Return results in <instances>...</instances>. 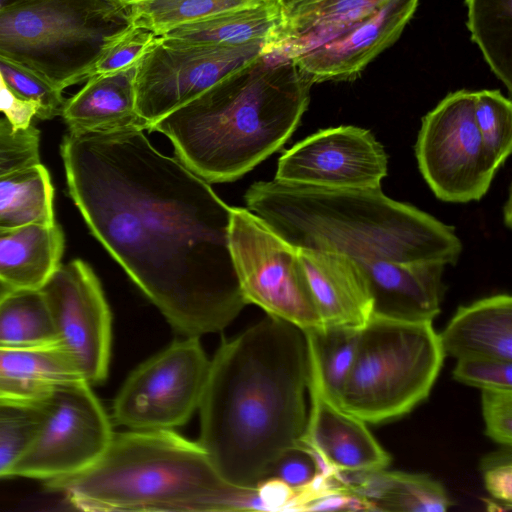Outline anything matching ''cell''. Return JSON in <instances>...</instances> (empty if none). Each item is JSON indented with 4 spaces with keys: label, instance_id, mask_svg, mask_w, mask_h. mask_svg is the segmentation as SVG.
I'll list each match as a JSON object with an SVG mask.
<instances>
[{
    "label": "cell",
    "instance_id": "cell-20",
    "mask_svg": "<svg viewBox=\"0 0 512 512\" xmlns=\"http://www.w3.org/2000/svg\"><path fill=\"white\" fill-rule=\"evenodd\" d=\"M136 65L111 74L97 75L65 100L61 115L69 132L149 130L136 110Z\"/></svg>",
    "mask_w": 512,
    "mask_h": 512
},
{
    "label": "cell",
    "instance_id": "cell-34",
    "mask_svg": "<svg viewBox=\"0 0 512 512\" xmlns=\"http://www.w3.org/2000/svg\"><path fill=\"white\" fill-rule=\"evenodd\" d=\"M158 36L153 32L132 25L112 42L98 58L88 73V78L115 73L137 65L153 47Z\"/></svg>",
    "mask_w": 512,
    "mask_h": 512
},
{
    "label": "cell",
    "instance_id": "cell-25",
    "mask_svg": "<svg viewBox=\"0 0 512 512\" xmlns=\"http://www.w3.org/2000/svg\"><path fill=\"white\" fill-rule=\"evenodd\" d=\"M341 474L351 491L377 511L445 512L452 505L442 484L426 474L385 469Z\"/></svg>",
    "mask_w": 512,
    "mask_h": 512
},
{
    "label": "cell",
    "instance_id": "cell-17",
    "mask_svg": "<svg viewBox=\"0 0 512 512\" xmlns=\"http://www.w3.org/2000/svg\"><path fill=\"white\" fill-rule=\"evenodd\" d=\"M358 262V261H357ZM373 299L372 314L409 321H432L445 292L440 261L358 262Z\"/></svg>",
    "mask_w": 512,
    "mask_h": 512
},
{
    "label": "cell",
    "instance_id": "cell-10",
    "mask_svg": "<svg viewBox=\"0 0 512 512\" xmlns=\"http://www.w3.org/2000/svg\"><path fill=\"white\" fill-rule=\"evenodd\" d=\"M475 92L448 94L422 119L415 153L422 176L445 202L480 200L498 170L483 145L475 117Z\"/></svg>",
    "mask_w": 512,
    "mask_h": 512
},
{
    "label": "cell",
    "instance_id": "cell-4",
    "mask_svg": "<svg viewBox=\"0 0 512 512\" xmlns=\"http://www.w3.org/2000/svg\"><path fill=\"white\" fill-rule=\"evenodd\" d=\"M248 210L299 250L355 261H440L454 265L462 243L452 226L381 188L331 189L274 179L245 194Z\"/></svg>",
    "mask_w": 512,
    "mask_h": 512
},
{
    "label": "cell",
    "instance_id": "cell-42",
    "mask_svg": "<svg viewBox=\"0 0 512 512\" xmlns=\"http://www.w3.org/2000/svg\"><path fill=\"white\" fill-rule=\"evenodd\" d=\"M120 1H122L123 3H125L127 5H133V4L142 3V2L151 1V0H120Z\"/></svg>",
    "mask_w": 512,
    "mask_h": 512
},
{
    "label": "cell",
    "instance_id": "cell-36",
    "mask_svg": "<svg viewBox=\"0 0 512 512\" xmlns=\"http://www.w3.org/2000/svg\"><path fill=\"white\" fill-rule=\"evenodd\" d=\"M39 162L40 131L33 125L15 130L5 117L0 118V175Z\"/></svg>",
    "mask_w": 512,
    "mask_h": 512
},
{
    "label": "cell",
    "instance_id": "cell-32",
    "mask_svg": "<svg viewBox=\"0 0 512 512\" xmlns=\"http://www.w3.org/2000/svg\"><path fill=\"white\" fill-rule=\"evenodd\" d=\"M43 415V405L0 403V478L10 477L37 434Z\"/></svg>",
    "mask_w": 512,
    "mask_h": 512
},
{
    "label": "cell",
    "instance_id": "cell-39",
    "mask_svg": "<svg viewBox=\"0 0 512 512\" xmlns=\"http://www.w3.org/2000/svg\"><path fill=\"white\" fill-rule=\"evenodd\" d=\"M316 474L313 456L302 448H296L278 461L269 479L280 481L296 491L306 486Z\"/></svg>",
    "mask_w": 512,
    "mask_h": 512
},
{
    "label": "cell",
    "instance_id": "cell-14",
    "mask_svg": "<svg viewBox=\"0 0 512 512\" xmlns=\"http://www.w3.org/2000/svg\"><path fill=\"white\" fill-rule=\"evenodd\" d=\"M387 175L383 146L366 129L320 130L287 150L275 179L331 189H375Z\"/></svg>",
    "mask_w": 512,
    "mask_h": 512
},
{
    "label": "cell",
    "instance_id": "cell-28",
    "mask_svg": "<svg viewBox=\"0 0 512 512\" xmlns=\"http://www.w3.org/2000/svg\"><path fill=\"white\" fill-rule=\"evenodd\" d=\"M467 27L495 76L512 91V0H466Z\"/></svg>",
    "mask_w": 512,
    "mask_h": 512
},
{
    "label": "cell",
    "instance_id": "cell-8",
    "mask_svg": "<svg viewBox=\"0 0 512 512\" xmlns=\"http://www.w3.org/2000/svg\"><path fill=\"white\" fill-rule=\"evenodd\" d=\"M229 247L247 304L301 330L323 326L297 248L248 209H231Z\"/></svg>",
    "mask_w": 512,
    "mask_h": 512
},
{
    "label": "cell",
    "instance_id": "cell-6",
    "mask_svg": "<svg viewBox=\"0 0 512 512\" xmlns=\"http://www.w3.org/2000/svg\"><path fill=\"white\" fill-rule=\"evenodd\" d=\"M132 25L130 5L120 0H27L0 11V56L63 91L86 81Z\"/></svg>",
    "mask_w": 512,
    "mask_h": 512
},
{
    "label": "cell",
    "instance_id": "cell-26",
    "mask_svg": "<svg viewBox=\"0 0 512 512\" xmlns=\"http://www.w3.org/2000/svg\"><path fill=\"white\" fill-rule=\"evenodd\" d=\"M360 329L320 326L302 330L309 363L308 388L338 407L355 362Z\"/></svg>",
    "mask_w": 512,
    "mask_h": 512
},
{
    "label": "cell",
    "instance_id": "cell-1",
    "mask_svg": "<svg viewBox=\"0 0 512 512\" xmlns=\"http://www.w3.org/2000/svg\"><path fill=\"white\" fill-rule=\"evenodd\" d=\"M60 153L90 231L176 330L199 337L238 316L232 207L207 181L140 129L68 131Z\"/></svg>",
    "mask_w": 512,
    "mask_h": 512
},
{
    "label": "cell",
    "instance_id": "cell-21",
    "mask_svg": "<svg viewBox=\"0 0 512 512\" xmlns=\"http://www.w3.org/2000/svg\"><path fill=\"white\" fill-rule=\"evenodd\" d=\"M445 356L512 361V298L499 294L458 308L439 334Z\"/></svg>",
    "mask_w": 512,
    "mask_h": 512
},
{
    "label": "cell",
    "instance_id": "cell-37",
    "mask_svg": "<svg viewBox=\"0 0 512 512\" xmlns=\"http://www.w3.org/2000/svg\"><path fill=\"white\" fill-rule=\"evenodd\" d=\"M485 433L495 442L512 445V390H482Z\"/></svg>",
    "mask_w": 512,
    "mask_h": 512
},
{
    "label": "cell",
    "instance_id": "cell-22",
    "mask_svg": "<svg viewBox=\"0 0 512 512\" xmlns=\"http://www.w3.org/2000/svg\"><path fill=\"white\" fill-rule=\"evenodd\" d=\"M61 227L31 224L0 227V284L8 289H40L60 264Z\"/></svg>",
    "mask_w": 512,
    "mask_h": 512
},
{
    "label": "cell",
    "instance_id": "cell-12",
    "mask_svg": "<svg viewBox=\"0 0 512 512\" xmlns=\"http://www.w3.org/2000/svg\"><path fill=\"white\" fill-rule=\"evenodd\" d=\"M264 41L242 45L183 44L158 36L136 65V110L151 126L263 52Z\"/></svg>",
    "mask_w": 512,
    "mask_h": 512
},
{
    "label": "cell",
    "instance_id": "cell-18",
    "mask_svg": "<svg viewBox=\"0 0 512 512\" xmlns=\"http://www.w3.org/2000/svg\"><path fill=\"white\" fill-rule=\"evenodd\" d=\"M298 251L323 326L362 328L373 299L358 262L339 253Z\"/></svg>",
    "mask_w": 512,
    "mask_h": 512
},
{
    "label": "cell",
    "instance_id": "cell-38",
    "mask_svg": "<svg viewBox=\"0 0 512 512\" xmlns=\"http://www.w3.org/2000/svg\"><path fill=\"white\" fill-rule=\"evenodd\" d=\"M484 485L491 496L505 504H512L511 447L484 457L481 461Z\"/></svg>",
    "mask_w": 512,
    "mask_h": 512
},
{
    "label": "cell",
    "instance_id": "cell-24",
    "mask_svg": "<svg viewBox=\"0 0 512 512\" xmlns=\"http://www.w3.org/2000/svg\"><path fill=\"white\" fill-rule=\"evenodd\" d=\"M285 19V0L225 12L174 27L159 37L183 44L242 45L277 38Z\"/></svg>",
    "mask_w": 512,
    "mask_h": 512
},
{
    "label": "cell",
    "instance_id": "cell-19",
    "mask_svg": "<svg viewBox=\"0 0 512 512\" xmlns=\"http://www.w3.org/2000/svg\"><path fill=\"white\" fill-rule=\"evenodd\" d=\"M79 380L84 379L61 341L0 346V403L42 406L57 388Z\"/></svg>",
    "mask_w": 512,
    "mask_h": 512
},
{
    "label": "cell",
    "instance_id": "cell-7",
    "mask_svg": "<svg viewBox=\"0 0 512 512\" xmlns=\"http://www.w3.org/2000/svg\"><path fill=\"white\" fill-rule=\"evenodd\" d=\"M444 358L432 321L372 314L339 407L372 424L402 417L429 396Z\"/></svg>",
    "mask_w": 512,
    "mask_h": 512
},
{
    "label": "cell",
    "instance_id": "cell-30",
    "mask_svg": "<svg viewBox=\"0 0 512 512\" xmlns=\"http://www.w3.org/2000/svg\"><path fill=\"white\" fill-rule=\"evenodd\" d=\"M273 0H151L130 5L132 24L159 36L187 23Z\"/></svg>",
    "mask_w": 512,
    "mask_h": 512
},
{
    "label": "cell",
    "instance_id": "cell-23",
    "mask_svg": "<svg viewBox=\"0 0 512 512\" xmlns=\"http://www.w3.org/2000/svg\"><path fill=\"white\" fill-rule=\"evenodd\" d=\"M386 0H286L279 35L266 44L291 59L338 29L366 16Z\"/></svg>",
    "mask_w": 512,
    "mask_h": 512
},
{
    "label": "cell",
    "instance_id": "cell-2",
    "mask_svg": "<svg viewBox=\"0 0 512 512\" xmlns=\"http://www.w3.org/2000/svg\"><path fill=\"white\" fill-rule=\"evenodd\" d=\"M308 382L304 333L285 320L267 315L221 344L198 407V443L227 483L258 491L299 448Z\"/></svg>",
    "mask_w": 512,
    "mask_h": 512
},
{
    "label": "cell",
    "instance_id": "cell-27",
    "mask_svg": "<svg viewBox=\"0 0 512 512\" xmlns=\"http://www.w3.org/2000/svg\"><path fill=\"white\" fill-rule=\"evenodd\" d=\"M53 198L51 177L41 162L0 175V227L57 223Z\"/></svg>",
    "mask_w": 512,
    "mask_h": 512
},
{
    "label": "cell",
    "instance_id": "cell-40",
    "mask_svg": "<svg viewBox=\"0 0 512 512\" xmlns=\"http://www.w3.org/2000/svg\"><path fill=\"white\" fill-rule=\"evenodd\" d=\"M0 112L13 129L25 130L32 126L34 118H39L40 109L35 103L20 98L0 72Z\"/></svg>",
    "mask_w": 512,
    "mask_h": 512
},
{
    "label": "cell",
    "instance_id": "cell-9",
    "mask_svg": "<svg viewBox=\"0 0 512 512\" xmlns=\"http://www.w3.org/2000/svg\"><path fill=\"white\" fill-rule=\"evenodd\" d=\"M209 367L199 337L173 342L126 378L113 402V421L132 431L184 425L199 407Z\"/></svg>",
    "mask_w": 512,
    "mask_h": 512
},
{
    "label": "cell",
    "instance_id": "cell-43",
    "mask_svg": "<svg viewBox=\"0 0 512 512\" xmlns=\"http://www.w3.org/2000/svg\"><path fill=\"white\" fill-rule=\"evenodd\" d=\"M286 1V0H285Z\"/></svg>",
    "mask_w": 512,
    "mask_h": 512
},
{
    "label": "cell",
    "instance_id": "cell-16",
    "mask_svg": "<svg viewBox=\"0 0 512 512\" xmlns=\"http://www.w3.org/2000/svg\"><path fill=\"white\" fill-rule=\"evenodd\" d=\"M310 409L300 446L318 454L330 469L359 473L386 469L391 455L366 422L308 388ZM299 446V447H300Z\"/></svg>",
    "mask_w": 512,
    "mask_h": 512
},
{
    "label": "cell",
    "instance_id": "cell-35",
    "mask_svg": "<svg viewBox=\"0 0 512 512\" xmlns=\"http://www.w3.org/2000/svg\"><path fill=\"white\" fill-rule=\"evenodd\" d=\"M453 376L481 390H512V361L484 356L457 358Z\"/></svg>",
    "mask_w": 512,
    "mask_h": 512
},
{
    "label": "cell",
    "instance_id": "cell-11",
    "mask_svg": "<svg viewBox=\"0 0 512 512\" xmlns=\"http://www.w3.org/2000/svg\"><path fill=\"white\" fill-rule=\"evenodd\" d=\"M43 410L40 428L10 477L47 481L75 474L92 465L112 439L111 421L84 380L57 388Z\"/></svg>",
    "mask_w": 512,
    "mask_h": 512
},
{
    "label": "cell",
    "instance_id": "cell-41",
    "mask_svg": "<svg viewBox=\"0 0 512 512\" xmlns=\"http://www.w3.org/2000/svg\"><path fill=\"white\" fill-rule=\"evenodd\" d=\"M27 0H0V11L15 7Z\"/></svg>",
    "mask_w": 512,
    "mask_h": 512
},
{
    "label": "cell",
    "instance_id": "cell-3",
    "mask_svg": "<svg viewBox=\"0 0 512 512\" xmlns=\"http://www.w3.org/2000/svg\"><path fill=\"white\" fill-rule=\"evenodd\" d=\"M311 85L293 60L263 52L150 131L166 135L177 158L208 183L231 182L289 139L307 109Z\"/></svg>",
    "mask_w": 512,
    "mask_h": 512
},
{
    "label": "cell",
    "instance_id": "cell-5",
    "mask_svg": "<svg viewBox=\"0 0 512 512\" xmlns=\"http://www.w3.org/2000/svg\"><path fill=\"white\" fill-rule=\"evenodd\" d=\"M45 485L83 511L263 509L261 490L227 483L198 442L173 430L113 433L92 465Z\"/></svg>",
    "mask_w": 512,
    "mask_h": 512
},
{
    "label": "cell",
    "instance_id": "cell-33",
    "mask_svg": "<svg viewBox=\"0 0 512 512\" xmlns=\"http://www.w3.org/2000/svg\"><path fill=\"white\" fill-rule=\"evenodd\" d=\"M0 72L20 98L38 105L39 119L47 120L61 115L66 100L62 90L29 68L1 56Z\"/></svg>",
    "mask_w": 512,
    "mask_h": 512
},
{
    "label": "cell",
    "instance_id": "cell-13",
    "mask_svg": "<svg viewBox=\"0 0 512 512\" xmlns=\"http://www.w3.org/2000/svg\"><path fill=\"white\" fill-rule=\"evenodd\" d=\"M53 324L90 385L108 375L112 316L101 284L92 268L80 259L59 264L40 288Z\"/></svg>",
    "mask_w": 512,
    "mask_h": 512
},
{
    "label": "cell",
    "instance_id": "cell-29",
    "mask_svg": "<svg viewBox=\"0 0 512 512\" xmlns=\"http://www.w3.org/2000/svg\"><path fill=\"white\" fill-rule=\"evenodd\" d=\"M59 341L40 289L0 293V346L35 347Z\"/></svg>",
    "mask_w": 512,
    "mask_h": 512
},
{
    "label": "cell",
    "instance_id": "cell-15",
    "mask_svg": "<svg viewBox=\"0 0 512 512\" xmlns=\"http://www.w3.org/2000/svg\"><path fill=\"white\" fill-rule=\"evenodd\" d=\"M418 2L386 0L371 13L300 51L291 60L312 84L354 79L397 40Z\"/></svg>",
    "mask_w": 512,
    "mask_h": 512
},
{
    "label": "cell",
    "instance_id": "cell-31",
    "mask_svg": "<svg viewBox=\"0 0 512 512\" xmlns=\"http://www.w3.org/2000/svg\"><path fill=\"white\" fill-rule=\"evenodd\" d=\"M474 117L485 147L499 168L512 149V104L499 90L475 92Z\"/></svg>",
    "mask_w": 512,
    "mask_h": 512
}]
</instances>
